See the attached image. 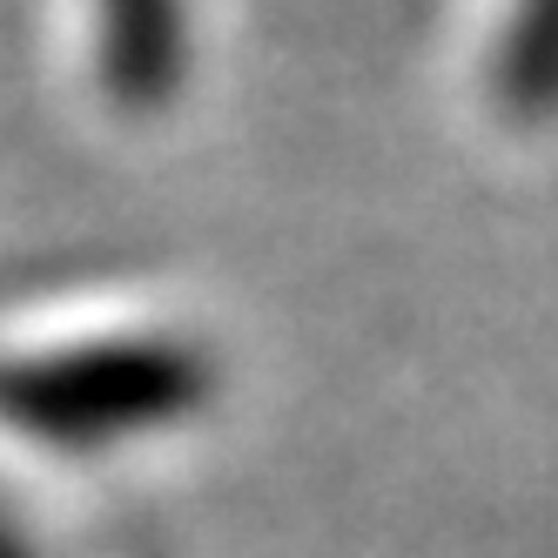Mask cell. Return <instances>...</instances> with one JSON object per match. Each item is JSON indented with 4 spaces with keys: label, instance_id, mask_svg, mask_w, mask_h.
<instances>
[{
    "label": "cell",
    "instance_id": "6da1fadb",
    "mask_svg": "<svg viewBox=\"0 0 558 558\" xmlns=\"http://www.w3.org/2000/svg\"><path fill=\"white\" fill-rule=\"evenodd\" d=\"M492 101L525 129L558 114V0H511L492 48Z\"/></svg>",
    "mask_w": 558,
    "mask_h": 558
}]
</instances>
